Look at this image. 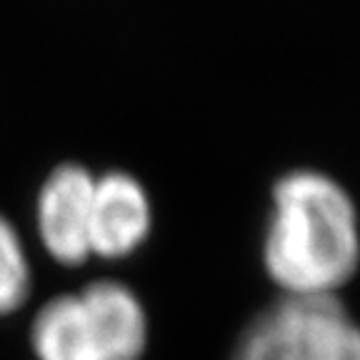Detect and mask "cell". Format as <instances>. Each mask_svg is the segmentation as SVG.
I'll list each match as a JSON object with an SVG mask.
<instances>
[{"label":"cell","mask_w":360,"mask_h":360,"mask_svg":"<svg viewBox=\"0 0 360 360\" xmlns=\"http://www.w3.org/2000/svg\"><path fill=\"white\" fill-rule=\"evenodd\" d=\"M358 263V213L343 186L318 170L278 178L263 265L283 295H335Z\"/></svg>","instance_id":"obj_1"},{"label":"cell","mask_w":360,"mask_h":360,"mask_svg":"<svg viewBox=\"0 0 360 360\" xmlns=\"http://www.w3.org/2000/svg\"><path fill=\"white\" fill-rule=\"evenodd\" d=\"M96 178L80 165H60L45 180L38 200V233L48 253L65 265H80L90 250Z\"/></svg>","instance_id":"obj_4"},{"label":"cell","mask_w":360,"mask_h":360,"mask_svg":"<svg viewBox=\"0 0 360 360\" xmlns=\"http://www.w3.org/2000/svg\"><path fill=\"white\" fill-rule=\"evenodd\" d=\"M146 340L141 300L115 281L53 298L33 323L38 360H141Z\"/></svg>","instance_id":"obj_2"},{"label":"cell","mask_w":360,"mask_h":360,"mask_svg":"<svg viewBox=\"0 0 360 360\" xmlns=\"http://www.w3.org/2000/svg\"><path fill=\"white\" fill-rule=\"evenodd\" d=\"M150 231V202L143 186L125 173L96 180L90 250L103 258H123L141 245Z\"/></svg>","instance_id":"obj_5"},{"label":"cell","mask_w":360,"mask_h":360,"mask_svg":"<svg viewBox=\"0 0 360 360\" xmlns=\"http://www.w3.org/2000/svg\"><path fill=\"white\" fill-rule=\"evenodd\" d=\"M28 260L13 225L0 218V315H8L28 295Z\"/></svg>","instance_id":"obj_6"},{"label":"cell","mask_w":360,"mask_h":360,"mask_svg":"<svg viewBox=\"0 0 360 360\" xmlns=\"http://www.w3.org/2000/svg\"><path fill=\"white\" fill-rule=\"evenodd\" d=\"M233 360H360V326L338 295H281L248 323Z\"/></svg>","instance_id":"obj_3"}]
</instances>
